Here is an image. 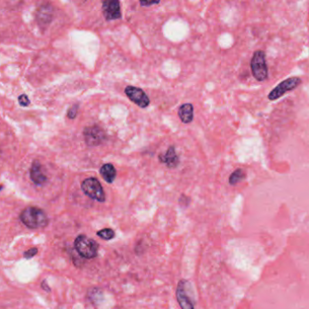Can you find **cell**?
<instances>
[{"label": "cell", "mask_w": 309, "mask_h": 309, "mask_svg": "<svg viewBox=\"0 0 309 309\" xmlns=\"http://www.w3.org/2000/svg\"><path fill=\"white\" fill-rule=\"evenodd\" d=\"M20 219L27 228L32 229H44L48 225L47 215L37 207H27L20 214Z\"/></svg>", "instance_id": "obj_1"}, {"label": "cell", "mask_w": 309, "mask_h": 309, "mask_svg": "<svg viewBox=\"0 0 309 309\" xmlns=\"http://www.w3.org/2000/svg\"><path fill=\"white\" fill-rule=\"evenodd\" d=\"M75 248L84 259H95L98 254L99 245L93 239L85 235H79L75 240Z\"/></svg>", "instance_id": "obj_2"}, {"label": "cell", "mask_w": 309, "mask_h": 309, "mask_svg": "<svg viewBox=\"0 0 309 309\" xmlns=\"http://www.w3.org/2000/svg\"><path fill=\"white\" fill-rule=\"evenodd\" d=\"M250 68L255 79L259 82H263L269 77V70L266 62V55L264 51L258 50L250 61Z\"/></svg>", "instance_id": "obj_3"}, {"label": "cell", "mask_w": 309, "mask_h": 309, "mask_svg": "<svg viewBox=\"0 0 309 309\" xmlns=\"http://www.w3.org/2000/svg\"><path fill=\"white\" fill-rule=\"evenodd\" d=\"M81 188L84 193L91 199L97 200L99 202H105V191L98 179L95 178L85 179L81 184Z\"/></svg>", "instance_id": "obj_4"}, {"label": "cell", "mask_w": 309, "mask_h": 309, "mask_svg": "<svg viewBox=\"0 0 309 309\" xmlns=\"http://www.w3.org/2000/svg\"><path fill=\"white\" fill-rule=\"evenodd\" d=\"M301 82L302 81L299 77H290V78L285 80L283 82H281L279 85H277L274 89L269 93V99L270 101L279 99L281 96H283L286 93L296 89L301 84Z\"/></svg>", "instance_id": "obj_5"}, {"label": "cell", "mask_w": 309, "mask_h": 309, "mask_svg": "<svg viewBox=\"0 0 309 309\" xmlns=\"http://www.w3.org/2000/svg\"><path fill=\"white\" fill-rule=\"evenodd\" d=\"M85 144L88 146H98L106 140L105 131L97 125L86 127L84 131Z\"/></svg>", "instance_id": "obj_6"}, {"label": "cell", "mask_w": 309, "mask_h": 309, "mask_svg": "<svg viewBox=\"0 0 309 309\" xmlns=\"http://www.w3.org/2000/svg\"><path fill=\"white\" fill-rule=\"evenodd\" d=\"M125 95L134 104L138 105L140 108L148 107L151 103L148 95L145 94V91L139 87H135L129 85L125 90Z\"/></svg>", "instance_id": "obj_7"}, {"label": "cell", "mask_w": 309, "mask_h": 309, "mask_svg": "<svg viewBox=\"0 0 309 309\" xmlns=\"http://www.w3.org/2000/svg\"><path fill=\"white\" fill-rule=\"evenodd\" d=\"M187 281L180 280L176 289V299L181 309H195L192 300L189 298V294L186 290Z\"/></svg>", "instance_id": "obj_8"}, {"label": "cell", "mask_w": 309, "mask_h": 309, "mask_svg": "<svg viewBox=\"0 0 309 309\" xmlns=\"http://www.w3.org/2000/svg\"><path fill=\"white\" fill-rule=\"evenodd\" d=\"M103 13L108 21L119 19L122 17L121 6L118 0H107L103 2Z\"/></svg>", "instance_id": "obj_9"}, {"label": "cell", "mask_w": 309, "mask_h": 309, "mask_svg": "<svg viewBox=\"0 0 309 309\" xmlns=\"http://www.w3.org/2000/svg\"><path fill=\"white\" fill-rule=\"evenodd\" d=\"M159 161L169 169H174L179 163V156L176 154L174 146L170 145L165 154L159 155Z\"/></svg>", "instance_id": "obj_10"}, {"label": "cell", "mask_w": 309, "mask_h": 309, "mask_svg": "<svg viewBox=\"0 0 309 309\" xmlns=\"http://www.w3.org/2000/svg\"><path fill=\"white\" fill-rule=\"evenodd\" d=\"M30 178L35 185L42 186V185L45 184L47 178L42 170V165L40 164L39 161L35 160L33 162V164L31 166V169H30Z\"/></svg>", "instance_id": "obj_11"}, {"label": "cell", "mask_w": 309, "mask_h": 309, "mask_svg": "<svg viewBox=\"0 0 309 309\" xmlns=\"http://www.w3.org/2000/svg\"><path fill=\"white\" fill-rule=\"evenodd\" d=\"M179 119L183 124H190L194 117V108L191 104H184L181 105L178 111Z\"/></svg>", "instance_id": "obj_12"}, {"label": "cell", "mask_w": 309, "mask_h": 309, "mask_svg": "<svg viewBox=\"0 0 309 309\" xmlns=\"http://www.w3.org/2000/svg\"><path fill=\"white\" fill-rule=\"evenodd\" d=\"M100 173L107 183H113L116 178V169L111 163L104 164L100 169Z\"/></svg>", "instance_id": "obj_13"}, {"label": "cell", "mask_w": 309, "mask_h": 309, "mask_svg": "<svg viewBox=\"0 0 309 309\" xmlns=\"http://www.w3.org/2000/svg\"><path fill=\"white\" fill-rule=\"evenodd\" d=\"M53 16V8L49 5H42L37 12V19L39 24H48Z\"/></svg>", "instance_id": "obj_14"}, {"label": "cell", "mask_w": 309, "mask_h": 309, "mask_svg": "<svg viewBox=\"0 0 309 309\" xmlns=\"http://www.w3.org/2000/svg\"><path fill=\"white\" fill-rule=\"evenodd\" d=\"M246 178V174L242 169H235L234 171L229 176V183L232 186L238 184L241 180Z\"/></svg>", "instance_id": "obj_15"}, {"label": "cell", "mask_w": 309, "mask_h": 309, "mask_svg": "<svg viewBox=\"0 0 309 309\" xmlns=\"http://www.w3.org/2000/svg\"><path fill=\"white\" fill-rule=\"evenodd\" d=\"M97 236L100 237L101 239H105V240H111L115 237V232L114 229L106 228V229H102L97 232Z\"/></svg>", "instance_id": "obj_16"}, {"label": "cell", "mask_w": 309, "mask_h": 309, "mask_svg": "<svg viewBox=\"0 0 309 309\" xmlns=\"http://www.w3.org/2000/svg\"><path fill=\"white\" fill-rule=\"evenodd\" d=\"M37 252H38V249H36V248L30 249L25 251V253H24V257L26 259H32L33 257H35V255L37 254Z\"/></svg>", "instance_id": "obj_17"}, {"label": "cell", "mask_w": 309, "mask_h": 309, "mask_svg": "<svg viewBox=\"0 0 309 309\" xmlns=\"http://www.w3.org/2000/svg\"><path fill=\"white\" fill-rule=\"evenodd\" d=\"M77 112H78V105H75L74 106H72L70 108L68 113H67V116L69 119H74L75 118V116L77 115Z\"/></svg>", "instance_id": "obj_18"}, {"label": "cell", "mask_w": 309, "mask_h": 309, "mask_svg": "<svg viewBox=\"0 0 309 309\" xmlns=\"http://www.w3.org/2000/svg\"><path fill=\"white\" fill-rule=\"evenodd\" d=\"M18 102H19V105H22V106H28L30 104L29 98L27 97L26 95H20L18 97Z\"/></svg>", "instance_id": "obj_19"}, {"label": "cell", "mask_w": 309, "mask_h": 309, "mask_svg": "<svg viewBox=\"0 0 309 309\" xmlns=\"http://www.w3.org/2000/svg\"><path fill=\"white\" fill-rule=\"evenodd\" d=\"M159 1H152V2H145V1H141L140 5L142 6H149V5H157L159 4Z\"/></svg>", "instance_id": "obj_20"}, {"label": "cell", "mask_w": 309, "mask_h": 309, "mask_svg": "<svg viewBox=\"0 0 309 309\" xmlns=\"http://www.w3.org/2000/svg\"><path fill=\"white\" fill-rule=\"evenodd\" d=\"M41 286H42V289L45 290V291H47V292H49L50 290H51V289H50L49 286H48L47 282H46V280H44V281L42 282Z\"/></svg>", "instance_id": "obj_21"}, {"label": "cell", "mask_w": 309, "mask_h": 309, "mask_svg": "<svg viewBox=\"0 0 309 309\" xmlns=\"http://www.w3.org/2000/svg\"><path fill=\"white\" fill-rule=\"evenodd\" d=\"M2 188H3V187H2V186H0V190H1V189H2Z\"/></svg>", "instance_id": "obj_22"}]
</instances>
